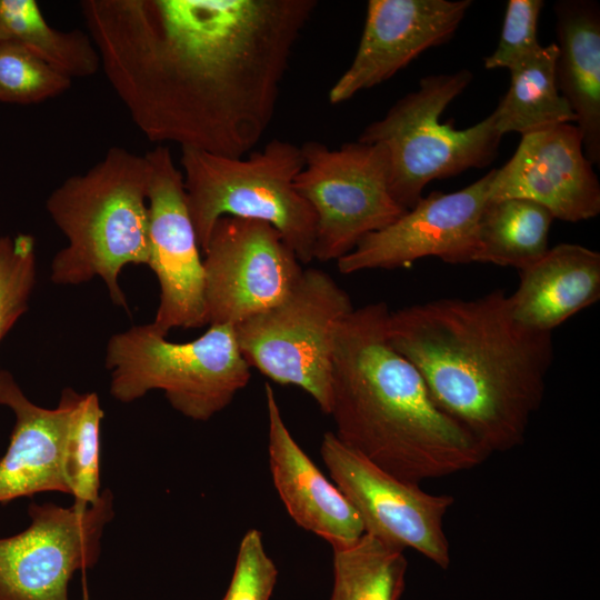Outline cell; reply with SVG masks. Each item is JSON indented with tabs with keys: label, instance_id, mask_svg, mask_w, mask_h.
<instances>
[{
	"label": "cell",
	"instance_id": "6da1fadb",
	"mask_svg": "<svg viewBox=\"0 0 600 600\" xmlns=\"http://www.w3.org/2000/svg\"><path fill=\"white\" fill-rule=\"evenodd\" d=\"M317 0H84L110 86L152 142L242 158L268 130Z\"/></svg>",
	"mask_w": 600,
	"mask_h": 600
},
{
	"label": "cell",
	"instance_id": "7a4b0ae2",
	"mask_svg": "<svg viewBox=\"0 0 600 600\" xmlns=\"http://www.w3.org/2000/svg\"><path fill=\"white\" fill-rule=\"evenodd\" d=\"M387 336L420 372L436 404L490 454L523 443L554 347L552 332L513 318L503 290L390 311Z\"/></svg>",
	"mask_w": 600,
	"mask_h": 600
},
{
	"label": "cell",
	"instance_id": "3957f363",
	"mask_svg": "<svg viewBox=\"0 0 600 600\" xmlns=\"http://www.w3.org/2000/svg\"><path fill=\"white\" fill-rule=\"evenodd\" d=\"M383 302L354 308L333 351L336 437L383 471L412 483L471 470L490 453L431 398L417 368L390 343Z\"/></svg>",
	"mask_w": 600,
	"mask_h": 600
},
{
	"label": "cell",
	"instance_id": "277c9868",
	"mask_svg": "<svg viewBox=\"0 0 600 600\" xmlns=\"http://www.w3.org/2000/svg\"><path fill=\"white\" fill-rule=\"evenodd\" d=\"M148 181L144 156L111 147L87 172L50 193L47 211L68 240L52 260V282L80 284L99 277L111 300L127 308L121 270L149 264Z\"/></svg>",
	"mask_w": 600,
	"mask_h": 600
},
{
	"label": "cell",
	"instance_id": "5b68a950",
	"mask_svg": "<svg viewBox=\"0 0 600 600\" xmlns=\"http://www.w3.org/2000/svg\"><path fill=\"white\" fill-rule=\"evenodd\" d=\"M180 164L201 251L216 222L230 216L270 223L302 264L314 259L316 216L294 187L304 166L300 146L272 139L242 158L181 148Z\"/></svg>",
	"mask_w": 600,
	"mask_h": 600
},
{
	"label": "cell",
	"instance_id": "8992f818",
	"mask_svg": "<svg viewBox=\"0 0 600 600\" xmlns=\"http://www.w3.org/2000/svg\"><path fill=\"white\" fill-rule=\"evenodd\" d=\"M468 69L421 78L418 89L399 99L383 118L368 124L358 138L381 144L388 157L389 191L403 209L413 208L432 180L483 168L496 158L502 134L494 118L466 129L441 122L447 107L472 80Z\"/></svg>",
	"mask_w": 600,
	"mask_h": 600
},
{
	"label": "cell",
	"instance_id": "52a82bcc",
	"mask_svg": "<svg viewBox=\"0 0 600 600\" xmlns=\"http://www.w3.org/2000/svg\"><path fill=\"white\" fill-rule=\"evenodd\" d=\"M106 367L118 401L161 390L173 409L197 421L228 407L251 377L231 324H210L181 343L169 341L152 322L134 326L110 338Z\"/></svg>",
	"mask_w": 600,
	"mask_h": 600
},
{
	"label": "cell",
	"instance_id": "ba28073f",
	"mask_svg": "<svg viewBox=\"0 0 600 600\" xmlns=\"http://www.w3.org/2000/svg\"><path fill=\"white\" fill-rule=\"evenodd\" d=\"M353 309L329 273L309 268L282 302L234 326L236 338L250 368L304 390L329 414L336 339Z\"/></svg>",
	"mask_w": 600,
	"mask_h": 600
},
{
	"label": "cell",
	"instance_id": "9c48e42d",
	"mask_svg": "<svg viewBox=\"0 0 600 600\" xmlns=\"http://www.w3.org/2000/svg\"><path fill=\"white\" fill-rule=\"evenodd\" d=\"M300 147L304 166L294 187L316 216L314 259L338 261L364 236L407 211L389 191L388 157L381 144L356 141L330 149L307 141Z\"/></svg>",
	"mask_w": 600,
	"mask_h": 600
},
{
	"label": "cell",
	"instance_id": "30bf717a",
	"mask_svg": "<svg viewBox=\"0 0 600 600\" xmlns=\"http://www.w3.org/2000/svg\"><path fill=\"white\" fill-rule=\"evenodd\" d=\"M208 324L237 326L282 302L303 269L270 223L221 217L202 251Z\"/></svg>",
	"mask_w": 600,
	"mask_h": 600
},
{
	"label": "cell",
	"instance_id": "8fae6325",
	"mask_svg": "<svg viewBox=\"0 0 600 600\" xmlns=\"http://www.w3.org/2000/svg\"><path fill=\"white\" fill-rule=\"evenodd\" d=\"M112 501L104 490L86 510L32 502L28 528L0 538V600H69L73 573L99 558Z\"/></svg>",
	"mask_w": 600,
	"mask_h": 600
},
{
	"label": "cell",
	"instance_id": "7c38bea8",
	"mask_svg": "<svg viewBox=\"0 0 600 600\" xmlns=\"http://www.w3.org/2000/svg\"><path fill=\"white\" fill-rule=\"evenodd\" d=\"M320 453L332 482L360 517L364 533L401 549L410 548L441 569L451 561L443 519L451 494H433L400 480L344 446L332 431Z\"/></svg>",
	"mask_w": 600,
	"mask_h": 600
},
{
	"label": "cell",
	"instance_id": "4fadbf2b",
	"mask_svg": "<svg viewBox=\"0 0 600 600\" xmlns=\"http://www.w3.org/2000/svg\"><path fill=\"white\" fill-rule=\"evenodd\" d=\"M149 164V267L160 286L152 323L162 333L208 324L204 273L181 170L171 151L158 146L144 154Z\"/></svg>",
	"mask_w": 600,
	"mask_h": 600
},
{
	"label": "cell",
	"instance_id": "5bb4252c",
	"mask_svg": "<svg viewBox=\"0 0 600 600\" xmlns=\"http://www.w3.org/2000/svg\"><path fill=\"white\" fill-rule=\"evenodd\" d=\"M496 169L458 191H433L389 226L364 236L337 261L342 274L397 269L434 257L450 264L474 262L478 226Z\"/></svg>",
	"mask_w": 600,
	"mask_h": 600
},
{
	"label": "cell",
	"instance_id": "9a60e30c",
	"mask_svg": "<svg viewBox=\"0 0 600 600\" xmlns=\"http://www.w3.org/2000/svg\"><path fill=\"white\" fill-rule=\"evenodd\" d=\"M526 199L553 219L579 222L600 212V183L583 151L578 126L562 123L523 134L508 162L496 169L488 200Z\"/></svg>",
	"mask_w": 600,
	"mask_h": 600
},
{
	"label": "cell",
	"instance_id": "2e32d148",
	"mask_svg": "<svg viewBox=\"0 0 600 600\" xmlns=\"http://www.w3.org/2000/svg\"><path fill=\"white\" fill-rule=\"evenodd\" d=\"M471 4V0H369L357 52L331 87L330 103H342L387 81L422 52L449 41Z\"/></svg>",
	"mask_w": 600,
	"mask_h": 600
},
{
	"label": "cell",
	"instance_id": "e0dca14e",
	"mask_svg": "<svg viewBox=\"0 0 600 600\" xmlns=\"http://www.w3.org/2000/svg\"><path fill=\"white\" fill-rule=\"evenodd\" d=\"M74 391H62L58 407L37 406L13 377L0 370V404L16 417L7 452L0 460V503L39 492L69 493L64 450Z\"/></svg>",
	"mask_w": 600,
	"mask_h": 600
},
{
	"label": "cell",
	"instance_id": "ac0fdd59",
	"mask_svg": "<svg viewBox=\"0 0 600 600\" xmlns=\"http://www.w3.org/2000/svg\"><path fill=\"white\" fill-rule=\"evenodd\" d=\"M269 463L273 484L294 522L331 546L364 533L356 509L297 443L282 418L273 389L264 386Z\"/></svg>",
	"mask_w": 600,
	"mask_h": 600
},
{
	"label": "cell",
	"instance_id": "d6986e66",
	"mask_svg": "<svg viewBox=\"0 0 600 600\" xmlns=\"http://www.w3.org/2000/svg\"><path fill=\"white\" fill-rule=\"evenodd\" d=\"M513 318L538 331L557 327L600 299V253L577 243H559L520 271L509 296Z\"/></svg>",
	"mask_w": 600,
	"mask_h": 600
},
{
	"label": "cell",
	"instance_id": "ffe728a7",
	"mask_svg": "<svg viewBox=\"0 0 600 600\" xmlns=\"http://www.w3.org/2000/svg\"><path fill=\"white\" fill-rule=\"evenodd\" d=\"M558 54L556 83L576 114L583 151L600 163V10L596 1L554 4Z\"/></svg>",
	"mask_w": 600,
	"mask_h": 600
},
{
	"label": "cell",
	"instance_id": "44dd1931",
	"mask_svg": "<svg viewBox=\"0 0 600 600\" xmlns=\"http://www.w3.org/2000/svg\"><path fill=\"white\" fill-rule=\"evenodd\" d=\"M557 44L541 46L509 69L510 86L492 111L498 131L521 136L577 121L558 90L554 64Z\"/></svg>",
	"mask_w": 600,
	"mask_h": 600
},
{
	"label": "cell",
	"instance_id": "7402d4cb",
	"mask_svg": "<svg viewBox=\"0 0 600 600\" xmlns=\"http://www.w3.org/2000/svg\"><path fill=\"white\" fill-rule=\"evenodd\" d=\"M552 221L546 208L530 200H488L479 220L474 262L528 268L548 251Z\"/></svg>",
	"mask_w": 600,
	"mask_h": 600
},
{
	"label": "cell",
	"instance_id": "603a6c76",
	"mask_svg": "<svg viewBox=\"0 0 600 600\" xmlns=\"http://www.w3.org/2000/svg\"><path fill=\"white\" fill-rule=\"evenodd\" d=\"M0 41L23 46L70 79L91 77L101 67L90 36L52 28L34 0H0Z\"/></svg>",
	"mask_w": 600,
	"mask_h": 600
},
{
	"label": "cell",
	"instance_id": "cb8c5ba5",
	"mask_svg": "<svg viewBox=\"0 0 600 600\" xmlns=\"http://www.w3.org/2000/svg\"><path fill=\"white\" fill-rule=\"evenodd\" d=\"M331 547L330 600H400L408 570L403 549L368 533Z\"/></svg>",
	"mask_w": 600,
	"mask_h": 600
},
{
	"label": "cell",
	"instance_id": "d4e9b609",
	"mask_svg": "<svg viewBox=\"0 0 600 600\" xmlns=\"http://www.w3.org/2000/svg\"><path fill=\"white\" fill-rule=\"evenodd\" d=\"M103 410L97 393H77L64 450V471L73 506L86 510L100 492V426Z\"/></svg>",
	"mask_w": 600,
	"mask_h": 600
},
{
	"label": "cell",
	"instance_id": "484cf974",
	"mask_svg": "<svg viewBox=\"0 0 600 600\" xmlns=\"http://www.w3.org/2000/svg\"><path fill=\"white\" fill-rule=\"evenodd\" d=\"M71 82L23 46L0 41V102L39 103L61 94Z\"/></svg>",
	"mask_w": 600,
	"mask_h": 600
},
{
	"label": "cell",
	"instance_id": "4316f807",
	"mask_svg": "<svg viewBox=\"0 0 600 600\" xmlns=\"http://www.w3.org/2000/svg\"><path fill=\"white\" fill-rule=\"evenodd\" d=\"M34 282V238L0 236V341L28 309Z\"/></svg>",
	"mask_w": 600,
	"mask_h": 600
},
{
	"label": "cell",
	"instance_id": "83f0119b",
	"mask_svg": "<svg viewBox=\"0 0 600 600\" xmlns=\"http://www.w3.org/2000/svg\"><path fill=\"white\" fill-rule=\"evenodd\" d=\"M542 0H509L496 50L484 59L486 69H510L541 48L537 37Z\"/></svg>",
	"mask_w": 600,
	"mask_h": 600
},
{
	"label": "cell",
	"instance_id": "f1b7e54d",
	"mask_svg": "<svg viewBox=\"0 0 600 600\" xmlns=\"http://www.w3.org/2000/svg\"><path fill=\"white\" fill-rule=\"evenodd\" d=\"M278 570L268 556L261 532L248 530L242 537L230 584L222 600H269Z\"/></svg>",
	"mask_w": 600,
	"mask_h": 600
}]
</instances>
